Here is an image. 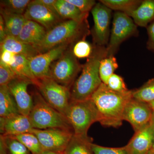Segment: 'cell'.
I'll return each mask as SVG.
<instances>
[{"label":"cell","mask_w":154,"mask_h":154,"mask_svg":"<svg viewBox=\"0 0 154 154\" xmlns=\"http://www.w3.org/2000/svg\"><path fill=\"white\" fill-rule=\"evenodd\" d=\"M119 67L115 56H109L101 60L99 66V73L102 82L107 85L108 80Z\"/></svg>","instance_id":"obj_27"},{"label":"cell","mask_w":154,"mask_h":154,"mask_svg":"<svg viewBox=\"0 0 154 154\" xmlns=\"http://www.w3.org/2000/svg\"><path fill=\"white\" fill-rule=\"evenodd\" d=\"M143 0H100L102 3L112 11L120 12L131 17V14L140 5Z\"/></svg>","instance_id":"obj_25"},{"label":"cell","mask_w":154,"mask_h":154,"mask_svg":"<svg viewBox=\"0 0 154 154\" xmlns=\"http://www.w3.org/2000/svg\"><path fill=\"white\" fill-rule=\"evenodd\" d=\"M34 85L48 104L64 116L71 101L70 89L51 78L37 79Z\"/></svg>","instance_id":"obj_8"},{"label":"cell","mask_w":154,"mask_h":154,"mask_svg":"<svg viewBox=\"0 0 154 154\" xmlns=\"http://www.w3.org/2000/svg\"><path fill=\"white\" fill-rule=\"evenodd\" d=\"M38 154H63V153H58L55 152L49 151L44 150L40 153Z\"/></svg>","instance_id":"obj_40"},{"label":"cell","mask_w":154,"mask_h":154,"mask_svg":"<svg viewBox=\"0 0 154 154\" xmlns=\"http://www.w3.org/2000/svg\"><path fill=\"white\" fill-rule=\"evenodd\" d=\"M153 113L149 103L131 98L126 104L123 114V121L129 122L135 132L150 124Z\"/></svg>","instance_id":"obj_11"},{"label":"cell","mask_w":154,"mask_h":154,"mask_svg":"<svg viewBox=\"0 0 154 154\" xmlns=\"http://www.w3.org/2000/svg\"><path fill=\"white\" fill-rule=\"evenodd\" d=\"M91 147L94 154H129L125 146L121 147H106L92 143Z\"/></svg>","instance_id":"obj_34"},{"label":"cell","mask_w":154,"mask_h":154,"mask_svg":"<svg viewBox=\"0 0 154 154\" xmlns=\"http://www.w3.org/2000/svg\"><path fill=\"white\" fill-rule=\"evenodd\" d=\"M38 1L42 4H43L52 13L55 14L56 16L59 17L60 19H62L59 15L57 10L56 8L55 2L56 0H38Z\"/></svg>","instance_id":"obj_38"},{"label":"cell","mask_w":154,"mask_h":154,"mask_svg":"<svg viewBox=\"0 0 154 154\" xmlns=\"http://www.w3.org/2000/svg\"><path fill=\"white\" fill-rule=\"evenodd\" d=\"M64 116L71 126L74 134L83 137H88L90 127L99 121V113L91 99L71 100Z\"/></svg>","instance_id":"obj_4"},{"label":"cell","mask_w":154,"mask_h":154,"mask_svg":"<svg viewBox=\"0 0 154 154\" xmlns=\"http://www.w3.org/2000/svg\"><path fill=\"white\" fill-rule=\"evenodd\" d=\"M19 113L18 106L8 86H0V116L7 117Z\"/></svg>","instance_id":"obj_21"},{"label":"cell","mask_w":154,"mask_h":154,"mask_svg":"<svg viewBox=\"0 0 154 154\" xmlns=\"http://www.w3.org/2000/svg\"><path fill=\"white\" fill-rule=\"evenodd\" d=\"M74 45H61L29 59L30 68L36 79L51 78V66Z\"/></svg>","instance_id":"obj_12"},{"label":"cell","mask_w":154,"mask_h":154,"mask_svg":"<svg viewBox=\"0 0 154 154\" xmlns=\"http://www.w3.org/2000/svg\"><path fill=\"white\" fill-rule=\"evenodd\" d=\"M131 17L137 26L146 28L154 21V0H143Z\"/></svg>","instance_id":"obj_19"},{"label":"cell","mask_w":154,"mask_h":154,"mask_svg":"<svg viewBox=\"0 0 154 154\" xmlns=\"http://www.w3.org/2000/svg\"><path fill=\"white\" fill-rule=\"evenodd\" d=\"M8 36L18 37L27 19L23 15L11 14L1 10Z\"/></svg>","instance_id":"obj_22"},{"label":"cell","mask_w":154,"mask_h":154,"mask_svg":"<svg viewBox=\"0 0 154 154\" xmlns=\"http://www.w3.org/2000/svg\"><path fill=\"white\" fill-rule=\"evenodd\" d=\"M151 108L152 111L153 113V116H154V100L152 101V102H150L149 103Z\"/></svg>","instance_id":"obj_41"},{"label":"cell","mask_w":154,"mask_h":154,"mask_svg":"<svg viewBox=\"0 0 154 154\" xmlns=\"http://www.w3.org/2000/svg\"><path fill=\"white\" fill-rule=\"evenodd\" d=\"M91 12L94 21V27L91 31L93 45L106 47L110 39L112 11L99 2Z\"/></svg>","instance_id":"obj_9"},{"label":"cell","mask_w":154,"mask_h":154,"mask_svg":"<svg viewBox=\"0 0 154 154\" xmlns=\"http://www.w3.org/2000/svg\"><path fill=\"white\" fill-rule=\"evenodd\" d=\"M73 45L51 64L50 69L51 78L69 89L83 66L73 54Z\"/></svg>","instance_id":"obj_7"},{"label":"cell","mask_w":154,"mask_h":154,"mask_svg":"<svg viewBox=\"0 0 154 154\" xmlns=\"http://www.w3.org/2000/svg\"><path fill=\"white\" fill-rule=\"evenodd\" d=\"M16 55L14 53L9 51L1 50L0 61L11 66L16 62Z\"/></svg>","instance_id":"obj_36"},{"label":"cell","mask_w":154,"mask_h":154,"mask_svg":"<svg viewBox=\"0 0 154 154\" xmlns=\"http://www.w3.org/2000/svg\"><path fill=\"white\" fill-rule=\"evenodd\" d=\"M146 154H154V150L152 149L151 150L148 152Z\"/></svg>","instance_id":"obj_43"},{"label":"cell","mask_w":154,"mask_h":154,"mask_svg":"<svg viewBox=\"0 0 154 154\" xmlns=\"http://www.w3.org/2000/svg\"><path fill=\"white\" fill-rule=\"evenodd\" d=\"M0 154H32L14 136H0Z\"/></svg>","instance_id":"obj_24"},{"label":"cell","mask_w":154,"mask_h":154,"mask_svg":"<svg viewBox=\"0 0 154 154\" xmlns=\"http://www.w3.org/2000/svg\"><path fill=\"white\" fill-rule=\"evenodd\" d=\"M33 98V106L28 116L33 128H61L72 130L65 116L48 104L39 92H35Z\"/></svg>","instance_id":"obj_5"},{"label":"cell","mask_w":154,"mask_h":154,"mask_svg":"<svg viewBox=\"0 0 154 154\" xmlns=\"http://www.w3.org/2000/svg\"><path fill=\"white\" fill-rule=\"evenodd\" d=\"M132 97L135 99L149 103L154 100V78L138 89L132 90Z\"/></svg>","instance_id":"obj_29"},{"label":"cell","mask_w":154,"mask_h":154,"mask_svg":"<svg viewBox=\"0 0 154 154\" xmlns=\"http://www.w3.org/2000/svg\"><path fill=\"white\" fill-rule=\"evenodd\" d=\"M55 6L59 15L64 20H71L78 22L88 21L89 14L82 13L67 0H56Z\"/></svg>","instance_id":"obj_20"},{"label":"cell","mask_w":154,"mask_h":154,"mask_svg":"<svg viewBox=\"0 0 154 154\" xmlns=\"http://www.w3.org/2000/svg\"><path fill=\"white\" fill-rule=\"evenodd\" d=\"M31 132L38 138L44 150L58 153L63 152L74 134L72 130L61 128H33Z\"/></svg>","instance_id":"obj_10"},{"label":"cell","mask_w":154,"mask_h":154,"mask_svg":"<svg viewBox=\"0 0 154 154\" xmlns=\"http://www.w3.org/2000/svg\"><path fill=\"white\" fill-rule=\"evenodd\" d=\"M17 77L11 66L0 61V86H8Z\"/></svg>","instance_id":"obj_32"},{"label":"cell","mask_w":154,"mask_h":154,"mask_svg":"<svg viewBox=\"0 0 154 154\" xmlns=\"http://www.w3.org/2000/svg\"><path fill=\"white\" fill-rule=\"evenodd\" d=\"M33 85L31 81L17 77L8 85L18 106L19 113L28 116L33 106V100L28 91V87Z\"/></svg>","instance_id":"obj_13"},{"label":"cell","mask_w":154,"mask_h":154,"mask_svg":"<svg viewBox=\"0 0 154 154\" xmlns=\"http://www.w3.org/2000/svg\"><path fill=\"white\" fill-rule=\"evenodd\" d=\"M30 0H2L1 1V10L11 14L24 15Z\"/></svg>","instance_id":"obj_30"},{"label":"cell","mask_w":154,"mask_h":154,"mask_svg":"<svg viewBox=\"0 0 154 154\" xmlns=\"http://www.w3.org/2000/svg\"><path fill=\"white\" fill-rule=\"evenodd\" d=\"M69 2L74 5L84 14H89L94 6L96 5V1L94 0H67Z\"/></svg>","instance_id":"obj_35"},{"label":"cell","mask_w":154,"mask_h":154,"mask_svg":"<svg viewBox=\"0 0 154 154\" xmlns=\"http://www.w3.org/2000/svg\"><path fill=\"white\" fill-rule=\"evenodd\" d=\"M152 124L153 128V132H154V142L153 145L152 149L154 150V116H153V118L152 121Z\"/></svg>","instance_id":"obj_42"},{"label":"cell","mask_w":154,"mask_h":154,"mask_svg":"<svg viewBox=\"0 0 154 154\" xmlns=\"http://www.w3.org/2000/svg\"><path fill=\"white\" fill-rule=\"evenodd\" d=\"M106 85L110 90L116 92L124 93L129 91L127 88L123 78L116 74H113L110 77Z\"/></svg>","instance_id":"obj_33"},{"label":"cell","mask_w":154,"mask_h":154,"mask_svg":"<svg viewBox=\"0 0 154 154\" xmlns=\"http://www.w3.org/2000/svg\"><path fill=\"white\" fill-rule=\"evenodd\" d=\"M11 67L17 76L28 79L32 82L33 85H35L36 79L31 71L28 58L21 54H17L16 62Z\"/></svg>","instance_id":"obj_26"},{"label":"cell","mask_w":154,"mask_h":154,"mask_svg":"<svg viewBox=\"0 0 154 154\" xmlns=\"http://www.w3.org/2000/svg\"><path fill=\"white\" fill-rule=\"evenodd\" d=\"M1 51L8 50L16 54L24 55L28 59L39 54L35 47L14 36H7L1 42Z\"/></svg>","instance_id":"obj_18"},{"label":"cell","mask_w":154,"mask_h":154,"mask_svg":"<svg viewBox=\"0 0 154 154\" xmlns=\"http://www.w3.org/2000/svg\"><path fill=\"white\" fill-rule=\"evenodd\" d=\"M93 140L89 136H78L73 134L63 154H94L91 149Z\"/></svg>","instance_id":"obj_23"},{"label":"cell","mask_w":154,"mask_h":154,"mask_svg":"<svg viewBox=\"0 0 154 154\" xmlns=\"http://www.w3.org/2000/svg\"><path fill=\"white\" fill-rule=\"evenodd\" d=\"M137 27L131 17L124 13L115 12L113 15L110 39L106 46L107 57L114 56L122 43L130 37L138 36Z\"/></svg>","instance_id":"obj_6"},{"label":"cell","mask_w":154,"mask_h":154,"mask_svg":"<svg viewBox=\"0 0 154 154\" xmlns=\"http://www.w3.org/2000/svg\"><path fill=\"white\" fill-rule=\"evenodd\" d=\"M33 126L29 116L19 113L0 119L1 135L16 136L31 132Z\"/></svg>","instance_id":"obj_16"},{"label":"cell","mask_w":154,"mask_h":154,"mask_svg":"<svg viewBox=\"0 0 154 154\" xmlns=\"http://www.w3.org/2000/svg\"><path fill=\"white\" fill-rule=\"evenodd\" d=\"M7 33L4 19L2 16H0V42H2L7 37Z\"/></svg>","instance_id":"obj_39"},{"label":"cell","mask_w":154,"mask_h":154,"mask_svg":"<svg viewBox=\"0 0 154 154\" xmlns=\"http://www.w3.org/2000/svg\"><path fill=\"white\" fill-rule=\"evenodd\" d=\"M148 39L146 43V48L154 53V21L146 27Z\"/></svg>","instance_id":"obj_37"},{"label":"cell","mask_w":154,"mask_h":154,"mask_svg":"<svg viewBox=\"0 0 154 154\" xmlns=\"http://www.w3.org/2000/svg\"><path fill=\"white\" fill-rule=\"evenodd\" d=\"M132 98V91L116 92L102 83L91 98L99 113V122L109 127L121 126L125 108Z\"/></svg>","instance_id":"obj_1"},{"label":"cell","mask_w":154,"mask_h":154,"mask_svg":"<svg viewBox=\"0 0 154 154\" xmlns=\"http://www.w3.org/2000/svg\"><path fill=\"white\" fill-rule=\"evenodd\" d=\"M91 33L88 21L63 20L48 30L42 41L35 48L39 54L43 53L61 45H74L85 39Z\"/></svg>","instance_id":"obj_3"},{"label":"cell","mask_w":154,"mask_h":154,"mask_svg":"<svg viewBox=\"0 0 154 154\" xmlns=\"http://www.w3.org/2000/svg\"><path fill=\"white\" fill-rule=\"evenodd\" d=\"M47 31L44 27L38 23L27 20L17 38L35 47L41 43Z\"/></svg>","instance_id":"obj_17"},{"label":"cell","mask_w":154,"mask_h":154,"mask_svg":"<svg viewBox=\"0 0 154 154\" xmlns=\"http://www.w3.org/2000/svg\"><path fill=\"white\" fill-rule=\"evenodd\" d=\"M73 54L77 58H89L92 54L93 45H92L85 39L79 40L73 45Z\"/></svg>","instance_id":"obj_31"},{"label":"cell","mask_w":154,"mask_h":154,"mask_svg":"<svg viewBox=\"0 0 154 154\" xmlns=\"http://www.w3.org/2000/svg\"><path fill=\"white\" fill-rule=\"evenodd\" d=\"M23 15L27 20L38 23L47 31L64 20L56 16L38 0L30 1Z\"/></svg>","instance_id":"obj_14"},{"label":"cell","mask_w":154,"mask_h":154,"mask_svg":"<svg viewBox=\"0 0 154 154\" xmlns=\"http://www.w3.org/2000/svg\"><path fill=\"white\" fill-rule=\"evenodd\" d=\"M105 46L93 45V51L86 63L83 65L82 72L70 89L72 101H83L91 99L102 84L99 73L101 60L107 57Z\"/></svg>","instance_id":"obj_2"},{"label":"cell","mask_w":154,"mask_h":154,"mask_svg":"<svg viewBox=\"0 0 154 154\" xmlns=\"http://www.w3.org/2000/svg\"><path fill=\"white\" fill-rule=\"evenodd\" d=\"M14 136L23 144L32 154H38L44 150L38 138L32 132L25 133Z\"/></svg>","instance_id":"obj_28"},{"label":"cell","mask_w":154,"mask_h":154,"mask_svg":"<svg viewBox=\"0 0 154 154\" xmlns=\"http://www.w3.org/2000/svg\"><path fill=\"white\" fill-rule=\"evenodd\" d=\"M153 142V128L152 121L143 128L135 132L125 146L129 154H146L152 148Z\"/></svg>","instance_id":"obj_15"}]
</instances>
